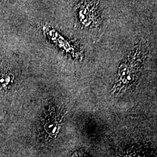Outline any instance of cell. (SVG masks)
I'll list each match as a JSON object with an SVG mask.
<instances>
[{"label":"cell","mask_w":157,"mask_h":157,"mask_svg":"<svg viewBox=\"0 0 157 157\" xmlns=\"http://www.w3.org/2000/svg\"><path fill=\"white\" fill-rule=\"evenodd\" d=\"M72 157H89L88 155H87L86 154H84L83 152H76L74 154Z\"/></svg>","instance_id":"277c9868"},{"label":"cell","mask_w":157,"mask_h":157,"mask_svg":"<svg viewBox=\"0 0 157 157\" xmlns=\"http://www.w3.org/2000/svg\"><path fill=\"white\" fill-rule=\"evenodd\" d=\"M13 76L6 71L0 70V90L6 89L12 83Z\"/></svg>","instance_id":"3957f363"},{"label":"cell","mask_w":157,"mask_h":157,"mask_svg":"<svg viewBox=\"0 0 157 157\" xmlns=\"http://www.w3.org/2000/svg\"><path fill=\"white\" fill-rule=\"evenodd\" d=\"M121 157H156V155L149 148L144 147H138L130 149L124 153Z\"/></svg>","instance_id":"7a4b0ae2"},{"label":"cell","mask_w":157,"mask_h":157,"mask_svg":"<svg viewBox=\"0 0 157 157\" xmlns=\"http://www.w3.org/2000/svg\"><path fill=\"white\" fill-rule=\"evenodd\" d=\"M63 117L61 110L55 109L48 110L43 120L44 132L48 139H54L56 136L61 128Z\"/></svg>","instance_id":"6da1fadb"}]
</instances>
